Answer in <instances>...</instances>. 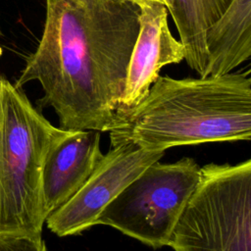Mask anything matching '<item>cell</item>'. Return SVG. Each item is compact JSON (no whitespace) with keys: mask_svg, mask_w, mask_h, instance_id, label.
Returning <instances> with one entry per match:
<instances>
[{"mask_svg":"<svg viewBox=\"0 0 251 251\" xmlns=\"http://www.w3.org/2000/svg\"><path fill=\"white\" fill-rule=\"evenodd\" d=\"M0 251H47L41 235L0 233Z\"/></svg>","mask_w":251,"mask_h":251,"instance_id":"obj_11","label":"cell"},{"mask_svg":"<svg viewBox=\"0 0 251 251\" xmlns=\"http://www.w3.org/2000/svg\"><path fill=\"white\" fill-rule=\"evenodd\" d=\"M208 58L201 76L231 73L251 56V0H231L206 33Z\"/></svg>","mask_w":251,"mask_h":251,"instance_id":"obj_9","label":"cell"},{"mask_svg":"<svg viewBox=\"0 0 251 251\" xmlns=\"http://www.w3.org/2000/svg\"><path fill=\"white\" fill-rule=\"evenodd\" d=\"M2 36V32H1V29H0V38ZM1 52H2V48H1V43H0V55H1Z\"/></svg>","mask_w":251,"mask_h":251,"instance_id":"obj_13","label":"cell"},{"mask_svg":"<svg viewBox=\"0 0 251 251\" xmlns=\"http://www.w3.org/2000/svg\"><path fill=\"white\" fill-rule=\"evenodd\" d=\"M63 131L0 75V233L41 235L45 215L42 169Z\"/></svg>","mask_w":251,"mask_h":251,"instance_id":"obj_3","label":"cell"},{"mask_svg":"<svg viewBox=\"0 0 251 251\" xmlns=\"http://www.w3.org/2000/svg\"><path fill=\"white\" fill-rule=\"evenodd\" d=\"M76 1H79V2H86V1H88V0H76Z\"/></svg>","mask_w":251,"mask_h":251,"instance_id":"obj_14","label":"cell"},{"mask_svg":"<svg viewBox=\"0 0 251 251\" xmlns=\"http://www.w3.org/2000/svg\"><path fill=\"white\" fill-rule=\"evenodd\" d=\"M230 2L231 0H164L184 46V60L199 76L203 74L208 58L207 30Z\"/></svg>","mask_w":251,"mask_h":251,"instance_id":"obj_10","label":"cell"},{"mask_svg":"<svg viewBox=\"0 0 251 251\" xmlns=\"http://www.w3.org/2000/svg\"><path fill=\"white\" fill-rule=\"evenodd\" d=\"M136 4H139V3H142V2H145V1H159V2H163L164 3V0H130Z\"/></svg>","mask_w":251,"mask_h":251,"instance_id":"obj_12","label":"cell"},{"mask_svg":"<svg viewBox=\"0 0 251 251\" xmlns=\"http://www.w3.org/2000/svg\"><path fill=\"white\" fill-rule=\"evenodd\" d=\"M169 246L175 251H251V160L200 168Z\"/></svg>","mask_w":251,"mask_h":251,"instance_id":"obj_4","label":"cell"},{"mask_svg":"<svg viewBox=\"0 0 251 251\" xmlns=\"http://www.w3.org/2000/svg\"><path fill=\"white\" fill-rule=\"evenodd\" d=\"M102 157L100 131L63 129L51 144L42 169L45 220L75 194Z\"/></svg>","mask_w":251,"mask_h":251,"instance_id":"obj_8","label":"cell"},{"mask_svg":"<svg viewBox=\"0 0 251 251\" xmlns=\"http://www.w3.org/2000/svg\"><path fill=\"white\" fill-rule=\"evenodd\" d=\"M165 151H148L133 142L111 145L83 185L47 216V227L58 236L77 234L96 225L102 211Z\"/></svg>","mask_w":251,"mask_h":251,"instance_id":"obj_6","label":"cell"},{"mask_svg":"<svg viewBox=\"0 0 251 251\" xmlns=\"http://www.w3.org/2000/svg\"><path fill=\"white\" fill-rule=\"evenodd\" d=\"M137 5L140 9L139 28L129 57L118 111L138 104L160 76L161 69L178 64L185 57L183 44L171 32L165 3L145 1Z\"/></svg>","mask_w":251,"mask_h":251,"instance_id":"obj_7","label":"cell"},{"mask_svg":"<svg viewBox=\"0 0 251 251\" xmlns=\"http://www.w3.org/2000/svg\"><path fill=\"white\" fill-rule=\"evenodd\" d=\"M111 145L130 141L148 151L251 138L250 71L220 76H159L134 107L119 110Z\"/></svg>","mask_w":251,"mask_h":251,"instance_id":"obj_2","label":"cell"},{"mask_svg":"<svg viewBox=\"0 0 251 251\" xmlns=\"http://www.w3.org/2000/svg\"><path fill=\"white\" fill-rule=\"evenodd\" d=\"M130 0H46L43 32L14 83L36 80L40 107H52L60 128L108 131L120 106L139 28Z\"/></svg>","mask_w":251,"mask_h":251,"instance_id":"obj_1","label":"cell"},{"mask_svg":"<svg viewBox=\"0 0 251 251\" xmlns=\"http://www.w3.org/2000/svg\"><path fill=\"white\" fill-rule=\"evenodd\" d=\"M199 177L200 167L191 158L170 164L157 161L107 205L96 225L110 226L153 248L169 246Z\"/></svg>","mask_w":251,"mask_h":251,"instance_id":"obj_5","label":"cell"}]
</instances>
